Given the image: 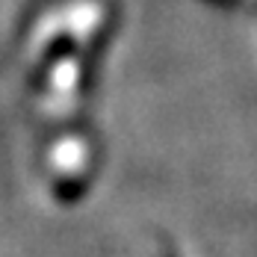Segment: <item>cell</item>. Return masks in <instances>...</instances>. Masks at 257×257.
Masks as SVG:
<instances>
[{
	"instance_id": "cell-1",
	"label": "cell",
	"mask_w": 257,
	"mask_h": 257,
	"mask_svg": "<svg viewBox=\"0 0 257 257\" xmlns=\"http://www.w3.org/2000/svg\"><path fill=\"white\" fill-rule=\"evenodd\" d=\"M204 3H213L219 9H239V6H245V0H204Z\"/></svg>"
},
{
	"instance_id": "cell-2",
	"label": "cell",
	"mask_w": 257,
	"mask_h": 257,
	"mask_svg": "<svg viewBox=\"0 0 257 257\" xmlns=\"http://www.w3.org/2000/svg\"><path fill=\"white\" fill-rule=\"evenodd\" d=\"M166 257H172V254H166Z\"/></svg>"
}]
</instances>
